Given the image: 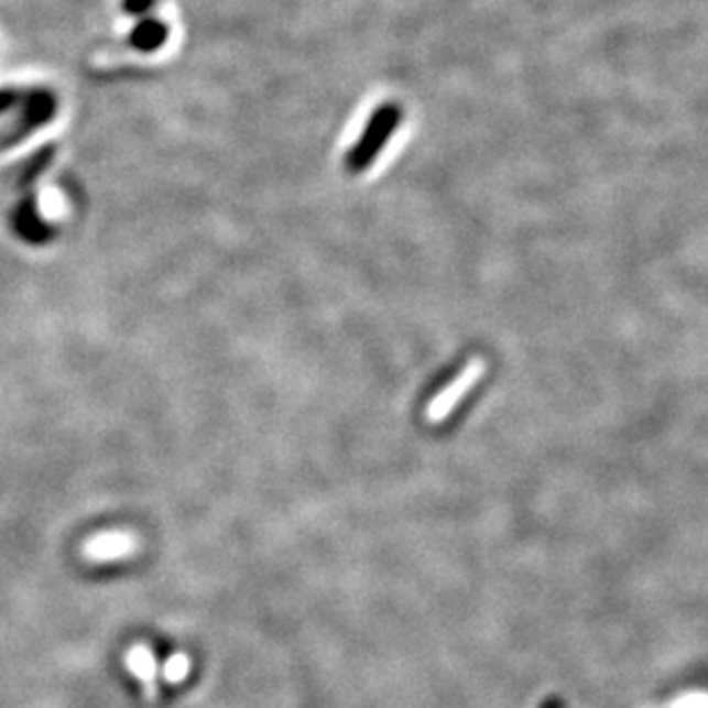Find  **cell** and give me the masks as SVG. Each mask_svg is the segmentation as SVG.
Returning <instances> with one entry per match:
<instances>
[{"label": "cell", "mask_w": 708, "mask_h": 708, "mask_svg": "<svg viewBox=\"0 0 708 708\" xmlns=\"http://www.w3.org/2000/svg\"><path fill=\"white\" fill-rule=\"evenodd\" d=\"M124 667L134 676L145 701H156L160 697V663H156V655L148 644H134L129 646L124 653Z\"/></svg>", "instance_id": "obj_1"}, {"label": "cell", "mask_w": 708, "mask_h": 708, "mask_svg": "<svg viewBox=\"0 0 708 708\" xmlns=\"http://www.w3.org/2000/svg\"><path fill=\"white\" fill-rule=\"evenodd\" d=\"M131 549H134V541L129 536H118V534H104L97 536L92 541L86 543L84 553L90 562H116V559H124Z\"/></svg>", "instance_id": "obj_2"}, {"label": "cell", "mask_w": 708, "mask_h": 708, "mask_svg": "<svg viewBox=\"0 0 708 708\" xmlns=\"http://www.w3.org/2000/svg\"><path fill=\"white\" fill-rule=\"evenodd\" d=\"M192 669H194L192 655L177 651L160 667V676L166 680L168 686H179V684H185V680L192 676Z\"/></svg>", "instance_id": "obj_3"}, {"label": "cell", "mask_w": 708, "mask_h": 708, "mask_svg": "<svg viewBox=\"0 0 708 708\" xmlns=\"http://www.w3.org/2000/svg\"><path fill=\"white\" fill-rule=\"evenodd\" d=\"M166 37H168V29L162 21H143L134 31V35H131V42L143 51H152L156 46H162Z\"/></svg>", "instance_id": "obj_4"}, {"label": "cell", "mask_w": 708, "mask_h": 708, "mask_svg": "<svg viewBox=\"0 0 708 708\" xmlns=\"http://www.w3.org/2000/svg\"><path fill=\"white\" fill-rule=\"evenodd\" d=\"M667 708H708V695L706 693H690L674 699Z\"/></svg>", "instance_id": "obj_5"}, {"label": "cell", "mask_w": 708, "mask_h": 708, "mask_svg": "<svg viewBox=\"0 0 708 708\" xmlns=\"http://www.w3.org/2000/svg\"><path fill=\"white\" fill-rule=\"evenodd\" d=\"M154 0H124V10L127 12H145L148 8H152Z\"/></svg>", "instance_id": "obj_6"}]
</instances>
